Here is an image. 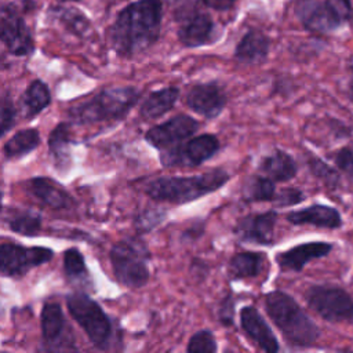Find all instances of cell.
Returning <instances> with one entry per match:
<instances>
[{"mask_svg":"<svg viewBox=\"0 0 353 353\" xmlns=\"http://www.w3.org/2000/svg\"><path fill=\"white\" fill-rule=\"evenodd\" d=\"M163 11V0H137L125 6L109 29L114 52L131 58L150 48L159 40Z\"/></svg>","mask_w":353,"mask_h":353,"instance_id":"cell-1","label":"cell"},{"mask_svg":"<svg viewBox=\"0 0 353 353\" xmlns=\"http://www.w3.org/2000/svg\"><path fill=\"white\" fill-rule=\"evenodd\" d=\"M265 309L290 345L309 347L317 342L320 336L319 327L291 295L283 291L268 292L265 295Z\"/></svg>","mask_w":353,"mask_h":353,"instance_id":"cell-2","label":"cell"},{"mask_svg":"<svg viewBox=\"0 0 353 353\" xmlns=\"http://www.w3.org/2000/svg\"><path fill=\"white\" fill-rule=\"evenodd\" d=\"M229 178L222 168L190 176H160L145 186V193L156 201L185 204L218 190Z\"/></svg>","mask_w":353,"mask_h":353,"instance_id":"cell-3","label":"cell"},{"mask_svg":"<svg viewBox=\"0 0 353 353\" xmlns=\"http://www.w3.org/2000/svg\"><path fill=\"white\" fill-rule=\"evenodd\" d=\"M141 92L134 87L105 88L90 101L69 109V117L76 124H91L123 119L139 101Z\"/></svg>","mask_w":353,"mask_h":353,"instance_id":"cell-4","label":"cell"},{"mask_svg":"<svg viewBox=\"0 0 353 353\" xmlns=\"http://www.w3.org/2000/svg\"><path fill=\"white\" fill-rule=\"evenodd\" d=\"M110 263L116 280L130 288L143 287L150 276L148 262L150 254L143 241L125 239L110 248Z\"/></svg>","mask_w":353,"mask_h":353,"instance_id":"cell-5","label":"cell"},{"mask_svg":"<svg viewBox=\"0 0 353 353\" xmlns=\"http://www.w3.org/2000/svg\"><path fill=\"white\" fill-rule=\"evenodd\" d=\"M66 306L73 320L83 328L91 343L98 349H108L112 338V323L102 307L84 292L66 296Z\"/></svg>","mask_w":353,"mask_h":353,"instance_id":"cell-6","label":"cell"},{"mask_svg":"<svg viewBox=\"0 0 353 353\" xmlns=\"http://www.w3.org/2000/svg\"><path fill=\"white\" fill-rule=\"evenodd\" d=\"M32 1H14L0 7V41L17 57L29 55L34 50V41L23 12L32 8Z\"/></svg>","mask_w":353,"mask_h":353,"instance_id":"cell-7","label":"cell"},{"mask_svg":"<svg viewBox=\"0 0 353 353\" xmlns=\"http://www.w3.org/2000/svg\"><path fill=\"white\" fill-rule=\"evenodd\" d=\"M306 302L321 319L330 323H353V298L335 285H312Z\"/></svg>","mask_w":353,"mask_h":353,"instance_id":"cell-8","label":"cell"},{"mask_svg":"<svg viewBox=\"0 0 353 353\" xmlns=\"http://www.w3.org/2000/svg\"><path fill=\"white\" fill-rule=\"evenodd\" d=\"M221 148L219 139L211 134L193 137L186 143L160 150V163L164 167H197L214 157Z\"/></svg>","mask_w":353,"mask_h":353,"instance_id":"cell-9","label":"cell"},{"mask_svg":"<svg viewBox=\"0 0 353 353\" xmlns=\"http://www.w3.org/2000/svg\"><path fill=\"white\" fill-rule=\"evenodd\" d=\"M176 19L179 21L176 36L186 48L208 46L218 37V26L208 14L188 8L178 11Z\"/></svg>","mask_w":353,"mask_h":353,"instance_id":"cell-10","label":"cell"},{"mask_svg":"<svg viewBox=\"0 0 353 353\" xmlns=\"http://www.w3.org/2000/svg\"><path fill=\"white\" fill-rule=\"evenodd\" d=\"M54 252L46 247H23L15 243L0 244V272L6 276H21L32 268L52 258Z\"/></svg>","mask_w":353,"mask_h":353,"instance_id":"cell-11","label":"cell"},{"mask_svg":"<svg viewBox=\"0 0 353 353\" xmlns=\"http://www.w3.org/2000/svg\"><path fill=\"white\" fill-rule=\"evenodd\" d=\"M200 128L196 119L189 114H176L167 121L153 125L145 134V139L156 149L163 150L193 137Z\"/></svg>","mask_w":353,"mask_h":353,"instance_id":"cell-12","label":"cell"},{"mask_svg":"<svg viewBox=\"0 0 353 353\" xmlns=\"http://www.w3.org/2000/svg\"><path fill=\"white\" fill-rule=\"evenodd\" d=\"M294 12L301 25L313 33H331L342 23L320 0H296Z\"/></svg>","mask_w":353,"mask_h":353,"instance_id":"cell-13","label":"cell"},{"mask_svg":"<svg viewBox=\"0 0 353 353\" xmlns=\"http://www.w3.org/2000/svg\"><path fill=\"white\" fill-rule=\"evenodd\" d=\"M185 101L193 112L205 119H215L222 113L228 99L223 90L215 81H211L190 87Z\"/></svg>","mask_w":353,"mask_h":353,"instance_id":"cell-14","label":"cell"},{"mask_svg":"<svg viewBox=\"0 0 353 353\" xmlns=\"http://www.w3.org/2000/svg\"><path fill=\"white\" fill-rule=\"evenodd\" d=\"M276 222L277 212L273 210L261 214H250L243 216L237 222L234 228V234L241 241L261 245H272Z\"/></svg>","mask_w":353,"mask_h":353,"instance_id":"cell-15","label":"cell"},{"mask_svg":"<svg viewBox=\"0 0 353 353\" xmlns=\"http://www.w3.org/2000/svg\"><path fill=\"white\" fill-rule=\"evenodd\" d=\"M240 325L245 335L263 352L274 353L280 349L272 328L254 306H244L240 310Z\"/></svg>","mask_w":353,"mask_h":353,"instance_id":"cell-16","label":"cell"},{"mask_svg":"<svg viewBox=\"0 0 353 353\" xmlns=\"http://www.w3.org/2000/svg\"><path fill=\"white\" fill-rule=\"evenodd\" d=\"M332 250L331 243L325 241H310L305 244H298L287 251L279 252L276 255V261L283 270L301 272L307 262L312 259L323 258L330 254Z\"/></svg>","mask_w":353,"mask_h":353,"instance_id":"cell-17","label":"cell"},{"mask_svg":"<svg viewBox=\"0 0 353 353\" xmlns=\"http://www.w3.org/2000/svg\"><path fill=\"white\" fill-rule=\"evenodd\" d=\"M270 39L258 29L247 30L234 48V58L240 63L259 65L268 59Z\"/></svg>","mask_w":353,"mask_h":353,"instance_id":"cell-18","label":"cell"},{"mask_svg":"<svg viewBox=\"0 0 353 353\" xmlns=\"http://www.w3.org/2000/svg\"><path fill=\"white\" fill-rule=\"evenodd\" d=\"M285 218L292 225H312L324 229H338L342 225L339 211L324 204H313L303 210L292 211Z\"/></svg>","mask_w":353,"mask_h":353,"instance_id":"cell-19","label":"cell"},{"mask_svg":"<svg viewBox=\"0 0 353 353\" xmlns=\"http://www.w3.org/2000/svg\"><path fill=\"white\" fill-rule=\"evenodd\" d=\"M26 189L47 207L54 210L68 208L73 204L69 193L55 181L46 176H36L26 182Z\"/></svg>","mask_w":353,"mask_h":353,"instance_id":"cell-20","label":"cell"},{"mask_svg":"<svg viewBox=\"0 0 353 353\" xmlns=\"http://www.w3.org/2000/svg\"><path fill=\"white\" fill-rule=\"evenodd\" d=\"M259 171L274 182H285L296 175L298 165L287 152L277 149L261 160Z\"/></svg>","mask_w":353,"mask_h":353,"instance_id":"cell-21","label":"cell"},{"mask_svg":"<svg viewBox=\"0 0 353 353\" xmlns=\"http://www.w3.org/2000/svg\"><path fill=\"white\" fill-rule=\"evenodd\" d=\"M65 331V316L58 302H47L41 309V335L48 349H57Z\"/></svg>","mask_w":353,"mask_h":353,"instance_id":"cell-22","label":"cell"},{"mask_svg":"<svg viewBox=\"0 0 353 353\" xmlns=\"http://www.w3.org/2000/svg\"><path fill=\"white\" fill-rule=\"evenodd\" d=\"M179 98V90L176 87H165L159 91H153L142 102L139 114L145 120H154L170 112L176 99Z\"/></svg>","mask_w":353,"mask_h":353,"instance_id":"cell-23","label":"cell"},{"mask_svg":"<svg viewBox=\"0 0 353 353\" xmlns=\"http://www.w3.org/2000/svg\"><path fill=\"white\" fill-rule=\"evenodd\" d=\"M265 258L261 252L243 251L234 254L228 265V272L232 279L256 277L263 268Z\"/></svg>","mask_w":353,"mask_h":353,"instance_id":"cell-24","label":"cell"},{"mask_svg":"<svg viewBox=\"0 0 353 353\" xmlns=\"http://www.w3.org/2000/svg\"><path fill=\"white\" fill-rule=\"evenodd\" d=\"M22 106L26 117H34L44 110L51 102V94L46 83L41 80H33L22 95Z\"/></svg>","mask_w":353,"mask_h":353,"instance_id":"cell-25","label":"cell"},{"mask_svg":"<svg viewBox=\"0 0 353 353\" xmlns=\"http://www.w3.org/2000/svg\"><path fill=\"white\" fill-rule=\"evenodd\" d=\"M40 143V135L36 128H25L15 132L4 145L3 152L7 159L25 156L36 149Z\"/></svg>","mask_w":353,"mask_h":353,"instance_id":"cell-26","label":"cell"},{"mask_svg":"<svg viewBox=\"0 0 353 353\" xmlns=\"http://www.w3.org/2000/svg\"><path fill=\"white\" fill-rule=\"evenodd\" d=\"M70 135H69V125L66 123L58 124L48 138V148L50 153L57 163V167H66L70 159Z\"/></svg>","mask_w":353,"mask_h":353,"instance_id":"cell-27","label":"cell"},{"mask_svg":"<svg viewBox=\"0 0 353 353\" xmlns=\"http://www.w3.org/2000/svg\"><path fill=\"white\" fill-rule=\"evenodd\" d=\"M276 194L274 181L263 175H251L243 186V199L245 201H272Z\"/></svg>","mask_w":353,"mask_h":353,"instance_id":"cell-28","label":"cell"},{"mask_svg":"<svg viewBox=\"0 0 353 353\" xmlns=\"http://www.w3.org/2000/svg\"><path fill=\"white\" fill-rule=\"evenodd\" d=\"M50 12L54 19H57L59 23H62L68 30L73 32L74 34H83L90 28V22L87 21L85 15L74 7L58 6V7H52Z\"/></svg>","mask_w":353,"mask_h":353,"instance_id":"cell-29","label":"cell"},{"mask_svg":"<svg viewBox=\"0 0 353 353\" xmlns=\"http://www.w3.org/2000/svg\"><path fill=\"white\" fill-rule=\"evenodd\" d=\"M8 225H10L11 230L18 234L34 236L41 229V218H40V215L30 212V211L15 212L8 219Z\"/></svg>","mask_w":353,"mask_h":353,"instance_id":"cell-30","label":"cell"},{"mask_svg":"<svg viewBox=\"0 0 353 353\" xmlns=\"http://www.w3.org/2000/svg\"><path fill=\"white\" fill-rule=\"evenodd\" d=\"M307 167L310 172L319 178L325 186L335 189L339 186V174L332 167H330L327 163H324L319 157H310L307 161Z\"/></svg>","mask_w":353,"mask_h":353,"instance_id":"cell-31","label":"cell"},{"mask_svg":"<svg viewBox=\"0 0 353 353\" xmlns=\"http://www.w3.org/2000/svg\"><path fill=\"white\" fill-rule=\"evenodd\" d=\"M63 269L69 279L87 277V269L83 254L77 248H69L63 252Z\"/></svg>","mask_w":353,"mask_h":353,"instance_id":"cell-32","label":"cell"},{"mask_svg":"<svg viewBox=\"0 0 353 353\" xmlns=\"http://www.w3.org/2000/svg\"><path fill=\"white\" fill-rule=\"evenodd\" d=\"M216 349V341L210 330H200L194 332L186 346V352L189 353H214Z\"/></svg>","mask_w":353,"mask_h":353,"instance_id":"cell-33","label":"cell"},{"mask_svg":"<svg viewBox=\"0 0 353 353\" xmlns=\"http://www.w3.org/2000/svg\"><path fill=\"white\" fill-rule=\"evenodd\" d=\"M165 218V212L160 208H148L135 218V228L139 233H148L154 229Z\"/></svg>","mask_w":353,"mask_h":353,"instance_id":"cell-34","label":"cell"},{"mask_svg":"<svg viewBox=\"0 0 353 353\" xmlns=\"http://www.w3.org/2000/svg\"><path fill=\"white\" fill-rule=\"evenodd\" d=\"M15 106L8 97H0V138L14 125Z\"/></svg>","mask_w":353,"mask_h":353,"instance_id":"cell-35","label":"cell"},{"mask_svg":"<svg viewBox=\"0 0 353 353\" xmlns=\"http://www.w3.org/2000/svg\"><path fill=\"white\" fill-rule=\"evenodd\" d=\"M327 7L335 14L341 23H347L353 19L352 0H324Z\"/></svg>","mask_w":353,"mask_h":353,"instance_id":"cell-36","label":"cell"},{"mask_svg":"<svg viewBox=\"0 0 353 353\" xmlns=\"http://www.w3.org/2000/svg\"><path fill=\"white\" fill-rule=\"evenodd\" d=\"M335 165L342 171L346 178L353 183V149L352 148H342L339 149L335 156Z\"/></svg>","mask_w":353,"mask_h":353,"instance_id":"cell-37","label":"cell"},{"mask_svg":"<svg viewBox=\"0 0 353 353\" xmlns=\"http://www.w3.org/2000/svg\"><path fill=\"white\" fill-rule=\"evenodd\" d=\"M302 200H305V194L302 190L296 188H285L281 192L276 193L272 201H274L279 207H288V205L298 204Z\"/></svg>","mask_w":353,"mask_h":353,"instance_id":"cell-38","label":"cell"},{"mask_svg":"<svg viewBox=\"0 0 353 353\" xmlns=\"http://www.w3.org/2000/svg\"><path fill=\"white\" fill-rule=\"evenodd\" d=\"M218 319L223 325H233L234 323V298L232 294L223 296L218 305Z\"/></svg>","mask_w":353,"mask_h":353,"instance_id":"cell-39","label":"cell"},{"mask_svg":"<svg viewBox=\"0 0 353 353\" xmlns=\"http://www.w3.org/2000/svg\"><path fill=\"white\" fill-rule=\"evenodd\" d=\"M205 7L214 10V11H230L236 7V4L240 0H200Z\"/></svg>","mask_w":353,"mask_h":353,"instance_id":"cell-40","label":"cell"},{"mask_svg":"<svg viewBox=\"0 0 353 353\" xmlns=\"http://www.w3.org/2000/svg\"><path fill=\"white\" fill-rule=\"evenodd\" d=\"M190 272L194 277H205L208 273V265L201 259H193L190 265Z\"/></svg>","mask_w":353,"mask_h":353,"instance_id":"cell-41","label":"cell"},{"mask_svg":"<svg viewBox=\"0 0 353 353\" xmlns=\"http://www.w3.org/2000/svg\"><path fill=\"white\" fill-rule=\"evenodd\" d=\"M347 97H349L350 102L353 103V79L349 81V87H347Z\"/></svg>","mask_w":353,"mask_h":353,"instance_id":"cell-42","label":"cell"},{"mask_svg":"<svg viewBox=\"0 0 353 353\" xmlns=\"http://www.w3.org/2000/svg\"><path fill=\"white\" fill-rule=\"evenodd\" d=\"M347 68H349L350 72H353V55L347 59Z\"/></svg>","mask_w":353,"mask_h":353,"instance_id":"cell-43","label":"cell"},{"mask_svg":"<svg viewBox=\"0 0 353 353\" xmlns=\"http://www.w3.org/2000/svg\"><path fill=\"white\" fill-rule=\"evenodd\" d=\"M59 3H68V1H80V0H57Z\"/></svg>","mask_w":353,"mask_h":353,"instance_id":"cell-44","label":"cell"},{"mask_svg":"<svg viewBox=\"0 0 353 353\" xmlns=\"http://www.w3.org/2000/svg\"><path fill=\"white\" fill-rule=\"evenodd\" d=\"M0 200H1V190H0Z\"/></svg>","mask_w":353,"mask_h":353,"instance_id":"cell-45","label":"cell"}]
</instances>
